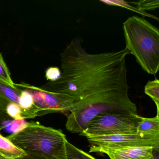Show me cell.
I'll use <instances>...</instances> for the list:
<instances>
[{"label":"cell","instance_id":"obj_18","mask_svg":"<svg viewBox=\"0 0 159 159\" xmlns=\"http://www.w3.org/2000/svg\"><path fill=\"white\" fill-rule=\"evenodd\" d=\"M11 124V130L13 133H16L25 128L27 125L28 122H26L24 119L15 120L12 121Z\"/></svg>","mask_w":159,"mask_h":159},{"label":"cell","instance_id":"obj_4","mask_svg":"<svg viewBox=\"0 0 159 159\" xmlns=\"http://www.w3.org/2000/svg\"><path fill=\"white\" fill-rule=\"evenodd\" d=\"M140 117L138 114L105 112L96 116L80 135L86 137L88 136L136 134Z\"/></svg>","mask_w":159,"mask_h":159},{"label":"cell","instance_id":"obj_14","mask_svg":"<svg viewBox=\"0 0 159 159\" xmlns=\"http://www.w3.org/2000/svg\"><path fill=\"white\" fill-rule=\"evenodd\" d=\"M6 112L11 119L15 120L24 119L22 109L19 105L13 102H10L8 104L6 107Z\"/></svg>","mask_w":159,"mask_h":159},{"label":"cell","instance_id":"obj_5","mask_svg":"<svg viewBox=\"0 0 159 159\" xmlns=\"http://www.w3.org/2000/svg\"><path fill=\"white\" fill-rule=\"evenodd\" d=\"M14 86L27 91L32 96L34 105L38 110V116L57 112L67 116L74 103V98L66 94L47 92L24 83L14 84Z\"/></svg>","mask_w":159,"mask_h":159},{"label":"cell","instance_id":"obj_3","mask_svg":"<svg viewBox=\"0 0 159 159\" xmlns=\"http://www.w3.org/2000/svg\"><path fill=\"white\" fill-rule=\"evenodd\" d=\"M7 139L26 154L42 155L51 159H67L66 135L62 130L28 122L25 128Z\"/></svg>","mask_w":159,"mask_h":159},{"label":"cell","instance_id":"obj_12","mask_svg":"<svg viewBox=\"0 0 159 159\" xmlns=\"http://www.w3.org/2000/svg\"><path fill=\"white\" fill-rule=\"evenodd\" d=\"M66 147L67 159H96L89 153L78 148L68 140L66 143Z\"/></svg>","mask_w":159,"mask_h":159},{"label":"cell","instance_id":"obj_15","mask_svg":"<svg viewBox=\"0 0 159 159\" xmlns=\"http://www.w3.org/2000/svg\"><path fill=\"white\" fill-rule=\"evenodd\" d=\"M0 80L11 85H14V83L11 78L9 69L4 62L1 53H0Z\"/></svg>","mask_w":159,"mask_h":159},{"label":"cell","instance_id":"obj_10","mask_svg":"<svg viewBox=\"0 0 159 159\" xmlns=\"http://www.w3.org/2000/svg\"><path fill=\"white\" fill-rule=\"evenodd\" d=\"M145 93L154 101L157 107V114L159 112V80L155 79L149 81L145 86Z\"/></svg>","mask_w":159,"mask_h":159},{"label":"cell","instance_id":"obj_6","mask_svg":"<svg viewBox=\"0 0 159 159\" xmlns=\"http://www.w3.org/2000/svg\"><path fill=\"white\" fill-rule=\"evenodd\" d=\"M86 137L93 146L111 148L152 147L155 150L159 149V139L137 134L88 136Z\"/></svg>","mask_w":159,"mask_h":159},{"label":"cell","instance_id":"obj_9","mask_svg":"<svg viewBox=\"0 0 159 159\" xmlns=\"http://www.w3.org/2000/svg\"><path fill=\"white\" fill-rule=\"evenodd\" d=\"M26 155L25 152L15 146L0 133V159H17Z\"/></svg>","mask_w":159,"mask_h":159},{"label":"cell","instance_id":"obj_8","mask_svg":"<svg viewBox=\"0 0 159 159\" xmlns=\"http://www.w3.org/2000/svg\"><path fill=\"white\" fill-rule=\"evenodd\" d=\"M136 134L152 138L159 139V114L153 118L140 116L137 126Z\"/></svg>","mask_w":159,"mask_h":159},{"label":"cell","instance_id":"obj_19","mask_svg":"<svg viewBox=\"0 0 159 159\" xmlns=\"http://www.w3.org/2000/svg\"><path fill=\"white\" fill-rule=\"evenodd\" d=\"M17 159H51L42 155L36 154H26L25 156Z\"/></svg>","mask_w":159,"mask_h":159},{"label":"cell","instance_id":"obj_2","mask_svg":"<svg viewBox=\"0 0 159 159\" xmlns=\"http://www.w3.org/2000/svg\"><path fill=\"white\" fill-rule=\"evenodd\" d=\"M125 48L144 71L156 75L159 70V30L142 17L133 16L123 23Z\"/></svg>","mask_w":159,"mask_h":159},{"label":"cell","instance_id":"obj_11","mask_svg":"<svg viewBox=\"0 0 159 159\" xmlns=\"http://www.w3.org/2000/svg\"><path fill=\"white\" fill-rule=\"evenodd\" d=\"M100 1L105 4H107V5L118 6V7L125 8V9H128V10L133 11L141 15L147 16V17H150V18H153L158 21H159V18L155 16L150 14L146 12L141 11L139 10L136 7H134L131 4H129V2H126L123 0H100Z\"/></svg>","mask_w":159,"mask_h":159},{"label":"cell","instance_id":"obj_17","mask_svg":"<svg viewBox=\"0 0 159 159\" xmlns=\"http://www.w3.org/2000/svg\"><path fill=\"white\" fill-rule=\"evenodd\" d=\"M61 70L57 67H51L46 70L45 77L46 79L50 81L57 80L61 76Z\"/></svg>","mask_w":159,"mask_h":159},{"label":"cell","instance_id":"obj_13","mask_svg":"<svg viewBox=\"0 0 159 159\" xmlns=\"http://www.w3.org/2000/svg\"><path fill=\"white\" fill-rule=\"evenodd\" d=\"M133 3L135 7L141 11H153L158 9L159 7V0H140L136 2H130Z\"/></svg>","mask_w":159,"mask_h":159},{"label":"cell","instance_id":"obj_16","mask_svg":"<svg viewBox=\"0 0 159 159\" xmlns=\"http://www.w3.org/2000/svg\"><path fill=\"white\" fill-rule=\"evenodd\" d=\"M9 103V101L0 97V129L3 128L5 122L11 120L6 112V107Z\"/></svg>","mask_w":159,"mask_h":159},{"label":"cell","instance_id":"obj_1","mask_svg":"<svg viewBox=\"0 0 159 159\" xmlns=\"http://www.w3.org/2000/svg\"><path fill=\"white\" fill-rule=\"evenodd\" d=\"M126 48L118 52L90 54L75 38L61 57V76L41 89L74 98L69 113L84 112L98 104L111 105L130 114H137V106L128 95Z\"/></svg>","mask_w":159,"mask_h":159},{"label":"cell","instance_id":"obj_7","mask_svg":"<svg viewBox=\"0 0 159 159\" xmlns=\"http://www.w3.org/2000/svg\"><path fill=\"white\" fill-rule=\"evenodd\" d=\"M154 149L152 147L111 148L91 145L89 152L105 153L110 159H153Z\"/></svg>","mask_w":159,"mask_h":159}]
</instances>
